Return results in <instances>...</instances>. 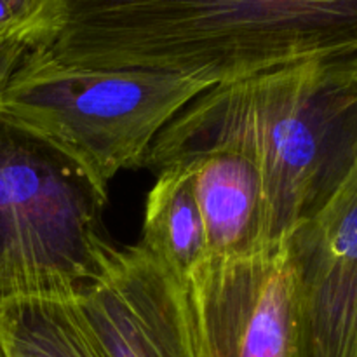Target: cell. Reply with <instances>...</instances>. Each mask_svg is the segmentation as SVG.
Wrapping results in <instances>:
<instances>
[{"label":"cell","mask_w":357,"mask_h":357,"mask_svg":"<svg viewBox=\"0 0 357 357\" xmlns=\"http://www.w3.org/2000/svg\"><path fill=\"white\" fill-rule=\"evenodd\" d=\"M215 152L257 166L271 246L286 243L357 164V49L208 87L157 135L142 167L159 174Z\"/></svg>","instance_id":"obj_1"},{"label":"cell","mask_w":357,"mask_h":357,"mask_svg":"<svg viewBox=\"0 0 357 357\" xmlns=\"http://www.w3.org/2000/svg\"><path fill=\"white\" fill-rule=\"evenodd\" d=\"M37 49L61 68L220 86L357 49V0H65Z\"/></svg>","instance_id":"obj_2"},{"label":"cell","mask_w":357,"mask_h":357,"mask_svg":"<svg viewBox=\"0 0 357 357\" xmlns=\"http://www.w3.org/2000/svg\"><path fill=\"white\" fill-rule=\"evenodd\" d=\"M208 87L173 73L61 68L33 45L0 93V122L58 150L108 195L110 181L142 167L157 135Z\"/></svg>","instance_id":"obj_3"},{"label":"cell","mask_w":357,"mask_h":357,"mask_svg":"<svg viewBox=\"0 0 357 357\" xmlns=\"http://www.w3.org/2000/svg\"><path fill=\"white\" fill-rule=\"evenodd\" d=\"M103 194L45 143L0 129V302L75 298L119 250L103 225Z\"/></svg>","instance_id":"obj_4"},{"label":"cell","mask_w":357,"mask_h":357,"mask_svg":"<svg viewBox=\"0 0 357 357\" xmlns=\"http://www.w3.org/2000/svg\"><path fill=\"white\" fill-rule=\"evenodd\" d=\"M75 305L103 357H201L188 281L139 243L119 248Z\"/></svg>","instance_id":"obj_5"},{"label":"cell","mask_w":357,"mask_h":357,"mask_svg":"<svg viewBox=\"0 0 357 357\" xmlns=\"http://www.w3.org/2000/svg\"><path fill=\"white\" fill-rule=\"evenodd\" d=\"M201 357H295V282L286 243L206 260L188 278Z\"/></svg>","instance_id":"obj_6"},{"label":"cell","mask_w":357,"mask_h":357,"mask_svg":"<svg viewBox=\"0 0 357 357\" xmlns=\"http://www.w3.org/2000/svg\"><path fill=\"white\" fill-rule=\"evenodd\" d=\"M295 282V357H357V164L286 239Z\"/></svg>","instance_id":"obj_7"},{"label":"cell","mask_w":357,"mask_h":357,"mask_svg":"<svg viewBox=\"0 0 357 357\" xmlns=\"http://www.w3.org/2000/svg\"><path fill=\"white\" fill-rule=\"evenodd\" d=\"M185 164L194 171L208 257L246 258L271 248L264 181L248 157L215 152Z\"/></svg>","instance_id":"obj_8"},{"label":"cell","mask_w":357,"mask_h":357,"mask_svg":"<svg viewBox=\"0 0 357 357\" xmlns=\"http://www.w3.org/2000/svg\"><path fill=\"white\" fill-rule=\"evenodd\" d=\"M139 244L187 281L206 260L204 223L195 197L194 171L188 164L157 174L146 195Z\"/></svg>","instance_id":"obj_9"},{"label":"cell","mask_w":357,"mask_h":357,"mask_svg":"<svg viewBox=\"0 0 357 357\" xmlns=\"http://www.w3.org/2000/svg\"><path fill=\"white\" fill-rule=\"evenodd\" d=\"M0 345L6 357H103L80 319L75 298L0 302Z\"/></svg>","instance_id":"obj_10"},{"label":"cell","mask_w":357,"mask_h":357,"mask_svg":"<svg viewBox=\"0 0 357 357\" xmlns=\"http://www.w3.org/2000/svg\"><path fill=\"white\" fill-rule=\"evenodd\" d=\"M63 6L65 0H0V49L45 44L58 28Z\"/></svg>","instance_id":"obj_11"},{"label":"cell","mask_w":357,"mask_h":357,"mask_svg":"<svg viewBox=\"0 0 357 357\" xmlns=\"http://www.w3.org/2000/svg\"><path fill=\"white\" fill-rule=\"evenodd\" d=\"M33 47V45L26 44H10L6 47L0 49V93L3 91V87L7 86L9 79L13 77L14 70L17 68L23 58L26 56L28 49ZM3 128V124L0 122V129Z\"/></svg>","instance_id":"obj_12"},{"label":"cell","mask_w":357,"mask_h":357,"mask_svg":"<svg viewBox=\"0 0 357 357\" xmlns=\"http://www.w3.org/2000/svg\"><path fill=\"white\" fill-rule=\"evenodd\" d=\"M0 357H6V352H3V349H2V345H0Z\"/></svg>","instance_id":"obj_13"}]
</instances>
